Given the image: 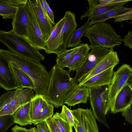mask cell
Listing matches in <instances>:
<instances>
[{
	"instance_id": "cell-1",
	"label": "cell",
	"mask_w": 132,
	"mask_h": 132,
	"mask_svg": "<svg viewBox=\"0 0 132 132\" xmlns=\"http://www.w3.org/2000/svg\"><path fill=\"white\" fill-rule=\"evenodd\" d=\"M70 71L54 65L48 72V87L43 95L46 101L55 108L64 105L66 100L78 89V83L70 76Z\"/></svg>"
},
{
	"instance_id": "cell-2",
	"label": "cell",
	"mask_w": 132,
	"mask_h": 132,
	"mask_svg": "<svg viewBox=\"0 0 132 132\" xmlns=\"http://www.w3.org/2000/svg\"><path fill=\"white\" fill-rule=\"evenodd\" d=\"M0 54L9 62L21 69L32 79L35 87V94H43L49 85L48 72L40 63L8 50L0 49Z\"/></svg>"
},
{
	"instance_id": "cell-3",
	"label": "cell",
	"mask_w": 132,
	"mask_h": 132,
	"mask_svg": "<svg viewBox=\"0 0 132 132\" xmlns=\"http://www.w3.org/2000/svg\"><path fill=\"white\" fill-rule=\"evenodd\" d=\"M84 36L89 39L90 48L94 47L113 48L121 44L123 41L122 37L116 34L110 24L105 22L92 25L86 30Z\"/></svg>"
},
{
	"instance_id": "cell-4",
	"label": "cell",
	"mask_w": 132,
	"mask_h": 132,
	"mask_svg": "<svg viewBox=\"0 0 132 132\" xmlns=\"http://www.w3.org/2000/svg\"><path fill=\"white\" fill-rule=\"evenodd\" d=\"M0 42L7 47L9 51L24 57L38 63L45 57L39 50L23 38L12 30L6 32L0 30Z\"/></svg>"
},
{
	"instance_id": "cell-5",
	"label": "cell",
	"mask_w": 132,
	"mask_h": 132,
	"mask_svg": "<svg viewBox=\"0 0 132 132\" xmlns=\"http://www.w3.org/2000/svg\"><path fill=\"white\" fill-rule=\"evenodd\" d=\"M127 84L132 85V68L129 65L124 64L113 72L111 82L107 85L104 109L105 116L110 110L112 112L117 95Z\"/></svg>"
},
{
	"instance_id": "cell-6",
	"label": "cell",
	"mask_w": 132,
	"mask_h": 132,
	"mask_svg": "<svg viewBox=\"0 0 132 132\" xmlns=\"http://www.w3.org/2000/svg\"><path fill=\"white\" fill-rule=\"evenodd\" d=\"M63 17L64 23L59 35L46 47L44 50L47 54L54 53L58 55L65 50L67 42L71 34L77 27L76 15L74 13L67 11Z\"/></svg>"
},
{
	"instance_id": "cell-7",
	"label": "cell",
	"mask_w": 132,
	"mask_h": 132,
	"mask_svg": "<svg viewBox=\"0 0 132 132\" xmlns=\"http://www.w3.org/2000/svg\"><path fill=\"white\" fill-rule=\"evenodd\" d=\"M71 111L76 132H99L96 119L90 109L79 108Z\"/></svg>"
},
{
	"instance_id": "cell-8",
	"label": "cell",
	"mask_w": 132,
	"mask_h": 132,
	"mask_svg": "<svg viewBox=\"0 0 132 132\" xmlns=\"http://www.w3.org/2000/svg\"><path fill=\"white\" fill-rule=\"evenodd\" d=\"M27 5L29 19L28 42L39 50H44L46 49V42L37 21L33 1L28 0Z\"/></svg>"
},
{
	"instance_id": "cell-9",
	"label": "cell",
	"mask_w": 132,
	"mask_h": 132,
	"mask_svg": "<svg viewBox=\"0 0 132 132\" xmlns=\"http://www.w3.org/2000/svg\"><path fill=\"white\" fill-rule=\"evenodd\" d=\"M102 87L89 88L88 99L96 119L110 129L104 113L107 88L103 89Z\"/></svg>"
},
{
	"instance_id": "cell-10",
	"label": "cell",
	"mask_w": 132,
	"mask_h": 132,
	"mask_svg": "<svg viewBox=\"0 0 132 132\" xmlns=\"http://www.w3.org/2000/svg\"><path fill=\"white\" fill-rule=\"evenodd\" d=\"M30 88L20 89L8 91L0 97V107L6 105L14 112L19 107L30 101L35 95Z\"/></svg>"
},
{
	"instance_id": "cell-11",
	"label": "cell",
	"mask_w": 132,
	"mask_h": 132,
	"mask_svg": "<svg viewBox=\"0 0 132 132\" xmlns=\"http://www.w3.org/2000/svg\"><path fill=\"white\" fill-rule=\"evenodd\" d=\"M110 49L102 47H94L86 56L85 61L76 71L74 78L79 83L80 80L88 74L110 51Z\"/></svg>"
},
{
	"instance_id": "cell-12",
	"label": "cell",
	"mask_w": 132,
	"mask_h": 132,
	"mask_svg": "<svg viewBox=\"0 0 132 132\" xmlns=\"http://www.w3.org/2000/svg\"><path fill=\"white\" fill-rule=\"evenodd\" d=\"M12 24L11 30L28 42L29 19L27 4L18 7Z\"/></svg>"
},
{
	"instance_id": "cell-13",
	"label": "cell",
	"mask_w": 132,
	"mask_h": 132,
	"mask_svg": "<svg viewBox=\"0 0 132 132\" xmlns=\"http://www.w3.org/2000/svg\"><path fill=\"white\" fill-rule=\"evenodd\" d=\"M119 59L117 52L113 48L104 56L95 67L79 82L78 86L80 87L86 81L94 76L112 67H114L119 63Z\"/></svg>"
},
{
	"instance_id": "cell-14",
	"label": "cell",
	"mask_w": 132,
	"mask_h": 132,
	"mask_svg": "<svg viewBox=\"0 0 132 132\" xmlns=\"http://www.w3.org/2000/svg\"><path fill=\"white\" fill-rule=\"evenodd\" d=\"M0 87L7 91L18 88L9 62L0 54Z\"/></svg>"
},
{
	"instance_id": "cell-15",
	"label": "cell",
	"mask_w": 132,
	"mask_h": 132,
	"mask_svg": "<svg viewBox=\"0 0 132 132\" xmlns=\"http://www.w3.org/2000/svg\"><path fill=\"white\" fill-rule=\"evenodd\" d=\"M132 104V85H125L117 95L111 113L121 112Z\"/></svg>"
},
{
	"instance_id": "cell-16",
	"label": "cell",
	"mask_w": 132,
	"mask_h": 132,
	"mask_svg": "<svg viewBox=\"0 0 132 132\" xmlns=\"http://www.w3.org/2000/svg\"><path fill=\"white\" fill-rule=\"evenodd\" d=\"M131 0H124L123 2L101 6L95 5L91 0H88V8L85 13L82 15L80 19L82 20L88 17L89 20L97 16L104 14L111 10L120 7Z\"/></svg>"
},
{
	"instance_id": "cell-17",
	"label": "cell",
	"mask_w": 132,
	"mask_h": 132,
	"mask_svg": "<svg viewBox=\"0 0 132 132\" xmlns=\"http://www.w3.org/2000/svg\"><path fill=\"white\" fill-rule=\"evenodd\" d=\"M33 3L37 21L46 42L52 31L53 28V25L43 11L39 0L34 1Z\"/></svg>"
},
{
	"instance_id": "cell-18",
	"label": "cell",
	"mask_w": 132,
	"mask_h": 132,
	"mask_svg": "<svg viewBox=\"0 0 132 132\" xmlns=\"http://www.w3.org/2000/svg\"><path fill=\"white\" fill-rule=\"evenodd\" d=\"M90 49L87 44L81 43L73 48L66 49L57 55L56 64L59 67L64 68L66 67L68 62L74 55L79 53L86 56L89 53V51Z\"/></svg>"
},
{
	"instance_id": "cell-19",
	"label": "cell",
	"mask_w": 132,
	"mask_h": 132,
	"mask_svg": "<svg viewBox=\"0 0 132 132\" xmlns=\"http://www.w3.org/2000/svg\"><path fill=\"white\" fill-rule=\"evenodd\" d=\"M114 67H111L94 76L81 86H85L89 88H100L108 85L110 83L112 78Z\"/></svg>"
},
{
	"instance_id": "cell-20",
	"label": "cell",
	"mask_w": 132,
	"mask_h": 132,
	"mask_svg": "<svg viewBox=\"0 0 132 132\" xmlns=\"http://www.w3.org/2000/svg\"><path fill=\"white\" fill-rule=\"evenodd\" d=\"M9 66L18 88L23 89L26 88L35 90V87L33 81L28 75L12 63L9 62Z\"/></svg>"
},
{
	"instance_id": "cell-21",
	"label": "cell",
	"mask_w": 132,
	"mask_h": 132,
	"mask_svg": "<svg viewBox=\"0 0 132 132\" xmlns=\"http://www.w3.org/2000/svg\"><path fill=\"white\" fill-rule=\"evenodd\" d=\"M30 101L18 108L11 116L14 123L21 126L32 124L30 114Z\"/></svg>"
},
{
	"instance_id": "cell-22",
	"label": "cell",
	"mask_w": 132,
	"mask_h": 132,
	"mask_svg": "<svg viewBox=\"0 0 132 132\" xmlns=\"http://www.w3.org/2000/svg\"><path fill=\"white\" fill-rule=\"evenodd\" d=\"M89 88L81 86L66 100L64 104L68 106H73L80 103H86L89 98Z\"/></svg>"
},
{
	"instance_id": "cell-23",
	"label": "cell",
	"mask_w": 132,
	"mask_h": 132,
	"mask_svg": "<svg viewBox=\"0 0 132 132\" xmlns=\"http://www.w3.org/2000/svg\"><path fill=\"white\" fill-rule=\"evenodd\" d=\"M48 103L44 98L43 95H35L30 101V114L32 124L38 114Z\"/></svg>"
},
{
	"instance_id": "cell-24",
	"label": "cell",
	"mask_w": 132,
	"mask_h": 132,
	"mask_svg": "<svg viewBox=\"0 0 132 132\" xmlns=\"http://www.w3.org/2000/svg\"><path fill=\"white\" fill-rule=\"evenodd\" d=\"M91 25L90 21L88 19L81 27L76 29L71 34L67 42V48L74 47L81 44V37L86 30Z\"/></svg>"
},
{
	"instance_id": "cell-25",
	"label": "cell",
	"mask_w": 132,
	"mask_h": 132,
	"mask_svg": "<svg viewBox=\"0 0 132 132\" xmlns=\"http://www.w3.org/2000/svg\"><path fill=\"white\" fill-rule=\"evenodd\" d=\"M132 10L131 8L122 6L109 11L92 19L90 21L91 25L98 22H105L107 20L113 18L124 13Z\"/></svg>"
},
{
	"instance_id": "cell-26",
	"label": "cell",
	"mask_w": 132,
	"mask_h": 132,
	"mask_svg": "<svg viewBox=\"0 0 132 132\" xmlns=\"http://www.w3.org/2000/svg\"><path fill=\"white\" fill-rule=\"evenodd\" d=\"M54 107L52 104L48 103L38 114L33 124L36 125L52 117L53 115Z\"/></svg>"
},
{
	"instance_id": "cell-27",
	"label": "cell",
	"mask_w": 132,
	"mask_h": 132,
	"mask_svg": "<svg viewBox=\"0 0 132 132\" xmlns=\"http://www.w3.org/2000/svg\"><path fill=\"white\" fill-rule=\"evenodd\" d=\"M86 56L79 53L73 56L68 62L66 67L69 68L70 71L79 69L85 62Z\"/></svg>"
},
{
	"instance_id": "cell-28",
	"label": "cell",
	"mask_w": 132,
	"mask_h": 132,
	"mask_svg": "<svg viewBox=\"0 0 132 132\" xmlns=\"http://www.w3.org/2000/svg\"><path fill=\"white\" fill-rule=\"evenodd\" d=\"M18 7L0 2V15L3 19H13L18 9Z\"/></svg>"
},
{
	"instance_id": "cell-29",
	"label": "cell",
	"mask_w": 132,
	"mask_h": 132,
	"mask_svg": "<svg viewBox=\"0 0 132 132\" xmlns=\"http://www.w3.org/2000/svg\"><path fill=\"white\" fill-rule=\"evenodd\" d=\"M59 113L56 112L52 116L58 128L61 132H73L72 127L68 122L62 118Z\"/></svg>"
},
{
	"instance_id": "cell-30",
	"label": "cell",
	"mask_w": 132,
	"mask_h": 132,
	"mask_svg": "<svg viewBox=\"0 0 132 132\" xmlns=\"http://www.w3.org/2000/svg\"><path fill=\"white\" fill-rule=\"evenodd\" d=\"M64 21V18L63 17L53 26L51 35L46 42V47L51 44L57 36L63 27Z\"/></svg>"
},
{
	"instance_id": "cell-31",
	"label": "cell",
	"mask_w": 132,
	"mask_h": 132,
	"mask_svg": "<svg viewBox=\"0 0 132 132\" xmlns=\"http://www.w3.org/2000/svg\"><path fill=\"white\" fill-rule=\"evenodd\" d=\"M14 123L11 115L0 116V132H6Z\"/></svg>"
},
{
	"instance_id": "cell-32",
	"label": "cell",
	"mask_w": 132,
	"mask_h": 132,
	"mask_svg": "<svg viewBox=\"0 0 132 132\" xmlns=\"http://www.w3.org/2000/svg\"><path fill=\"white\" fill-rule=\"evenodd\" d=\"M60 116L63 119L69 123L73 126V117L71 110L64 105L62 106L61 112L59 113Z\"/></svg>"
},
{
	"instance_id": "cell-33",
	"label": "cell",
	"mask_w": 132,
	"mask_h": 132,
	"mask_svg": "<svg viewBox=\"0 0 132 132\" xmlns=\"http://www.w3.org/2000/svg\"><path fill=\"white\" fill-rule=\"evenodd\" d=\"M114 22H121L132 19V10L124 13L120 15L114 17Z\"/></svg>"
},
{
	"instance_id": "cell-34",
	"label": "cell",
	"mask_w": 132,
	"mask_h": 132,
	"mask_svg": "<svg viewBox=\"0 0 132 132\" xmlns=\"http://www.w3.org/2000/svg\"><path fill=\"white\" fill-rule=\"evenodd\" d=\"M28 0H0V2L15 7L26 4Z\"/></svg>"
},
{
	"instance_id": "cell-35",
	"label": "cell",
	"mask_w": 132,
	"mask_h": 132,
	"mask_svg": "<svg viewBox=\"0 0 132 132\" xmlns=\"http://www.w3.org/2000/svg\"><path fill=\"white\" fill-rule=\"evenodd\" d=\"M122 115L125 119V120L130 124H132V112L131 106L127 108L121 112Z\"/></svg>"
},
{
	"instance_id": "cell-36",
	"label": "cell",
	"mask_w": 132,
	"mask_h": 132,
	"mask_svg": "<svg viewBox=\"0 0 132 132\" xmlns=\"http://www.w3.org/2000/svg\"><path fill=\"white\" fill-rule=\"evenodd\" d=\"M37 128L38 132H51L46 120L37 125Z\"/></svg>"
},
{
	"instance_id": "cell-37",
	"label": "cell",
	"mask_w": 132,
	"mask_h": 132,
	"mask_svg": "<svg viewBox=\"0 0 132 132\" xmlns=\"http://www.w3.org/2000/svg\"><path fill=\"white\" fill-rule=\"evenodd\" d=\"M124 45L132 49V31H129L123 39Z\"/></svg>"
},
{
	"instance_id": "cell-38",
	"label": "cell",
	"mask_w": 132,
	"mask_h": 132,
	"mask_svg": "<svg viewBox=\"0 0 132 132\" xmlns=\"http://www.w3.org/2000/svg\"><path fill=\"white\" fill-rule=\"evenodd\" d=\"M46 120L51 132H61L52 117Z\"/></svg>"
},
{
	"instance_id": "cell-39",
	"label": "cell",
	"mask_w": 132,
	"mask_h": 132,
	"mask_svg": "<svg viewBox=\"0 0 132 132\" xmlns=\"http://www.w3.org/2000/svg\"><path fill=\"white\" fill-rule=\"evenodd\" d=\"M46 11L48 18L53 25H55V23L54 21V15L53 11L50 7L49 5H48Z\"/></svg>"
},
{
	"instance_id": "cell-40",
	"label": "cell",
	"mask_w": 132,
	"mask_h": 132,
	"mask_svg": "<svg viewBox=\"0 0 132 132\" xmlns=\"http://www.w3.org/2000/svg\"><path fill=\"white\" fill-rule=\"evenodd\" d=\"M12 131L14 132H29V129L15 125L12 128Z\"/></svg>"
},
{
	"instance_id": "cell-41",
	"label": "cell",
	"mask_w": 132,
	"mask_h": 132,
	"mask_svg": "<svg viewBox=\"0 0 132 132\" xmlns=\"http://www.w3.org/2000/svg\"><path fill=\"white\" fill-rule=\"evenodd\" d=\"M39 1L43 11L46 15L47 16L46 9L48 5L49 4L45 0H39Z\"/></svg>"
},
{
	"instance_id": "cell-42",
	"label": "cell",
	"mask_w": 132,
	"mask_h": 132,
	"mask_svg": "<svg viewBox=\"0 0 132 132\" xmlns=\"http://www.w3.org/2000/svg\"><path fill=\"white\" fill-rule=\"evenodd\" d=\"M29 132H38V131L37 128L34 127L29 129Z\"/></svg>"
},
{
	"instance_id": "cell-43",
	"label": "cell",
	"mask_w": 132,
	"mask_h": 132,
	"mask_svg": "<svg viewBox=\"0 0 132 132\" xmlns=\"http://www.w3.org/2000/svg\"><path fill=\"white\" fill-rule=\"evenodd\" d=\"M12 131V132H14V131Z\"/></svg>"
}]
</instances>
